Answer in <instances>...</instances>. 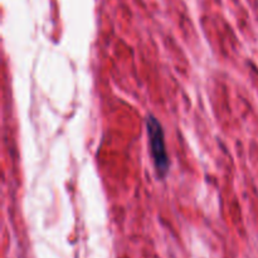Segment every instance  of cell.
Returning a JSON list of instances; mask_svg holds the SVG:
<instances>
[{"mask_svg":"<svg viewBox=\"0 0 258 258\" xmlns=\"http://www.w3.org/2000/svg\"><path fill=\"white\" fill-rule=\"evenodd\" d=\"M146 134H148L154 168L159 178L164 179L168 175L170 169V161L166 151L165 134L160 121L151 113L146 117Z\"/></svg>","mask_w":258,"mask_h":258,"instance_id":"obj_1","label":"cell"}]
</instances>
